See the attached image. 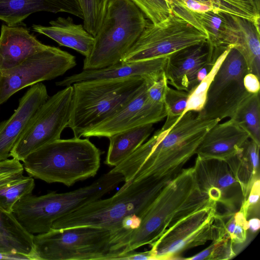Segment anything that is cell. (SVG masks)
<instances>
[{
  "mask_svg": "<svg viewBox=\"0 0 260 260\" xmlns=\"http://www.w3.org/2000/svg\"><path fill=\"white\" fill-rule=\"evenodd\" d=\"M218 119L201 111H188L167 130H157L111 171L121 174L124 183L149 178L166 185L184 169L208 132Z\"/></svg>",
  "mask_w": 260,
  "mask_h": 260,
  "instance_id": "1",
  "label": "cell"
},
{
  "mask_svg": "<svg viewBox=\"0 0 260 260\" xmlns=\"http://www.w3.org/2000/svg\"><path fill=\"white\" fill-rule=\"evenodd\" d=\"M215 204L199 188L193 167L183 169L160 191L139 227L122 239L120 256L143 246H151L194 213Z\"/></svg>",
  "mask_w": 260,
  "mask_h": 260,
  "instance_id": "2",
  "label": "cell"
},
{
  "mask_svg": "<svg viewBox=\"0 0 260 260\" xmlns=\"http://www.w3.org/2000/svg\"><path fill=\"white\" fill-rule=\"evenodd\" d=\"M165 186L149 179L124 183L112 197L100 199L56 220L53 229L92 226L109 230L115 245L121 233V223L127 216L141 219Z\"/></svg>",
  "mask_w": 260,
  "mask_h": 260,
  "instance_id": "3",
  "label": "cell"
},
{
  "mask_svg": "<svg viewBox=\"0 0 260 260\" xmlns=\"http://www.w3.org/2000/svg\"><path fill=\"white\" fill-rule=\"evenodd\" d=\"M102 154L88 138L74 137L46 144L22 161L29 176L48 183L71 186L97 174Z\"/></svg>",
  "mask_w": 260,
  "mask_h": 260,
  "instance_id": "4",
  "label": "cell"
},
{
  "mask_svg": "<svg viewBox=\"0 0 260 260\" xmlns=\"http://www.w3.org/2000/svg\"><path fill=\"white\" fill-rule=\"evenodd\" d=\"M124 181L121 174L110 171L91 184L73 191L25 195L15 204L12 212L30 234L44 233L57 219L101 199Z\"/></svg>",
  "mask_w": 260,
  "mask_h": 260,
  "instance_id": "5",
  "label": "cell"
},
{
  "mask_svg": "<svg viewBox=\"0 0 260 260\" xmlns=\"http://www.w3.org/2000/svg\"><path fill=\"white\" fill-rule=\"evenodd\" d=\"M146 79L87 80L72 84V104L68 127L74 137L83 134L118 112L138 92Z\"/></svg>",
  "mask_w": 260,
  "mask_h": 260,
  "instance_id": "6",
  "label": "cell"
},
{
  "mask_svg": "<svg viewBox=\"0 0 260 260\" xmlns=\"http://www.w3.org/2000/svg\"><path fill=\"white\" fill-rule=\"evenodd\" d=\"M148 21L131 0H113L96 35L83 70L99 69L121 62Z\"/></svg>",
  "mask_w": 260,
  "mask_h": 260,
  "instance_id": "7",
  "label": "cell"
},
{
  "mask_svg": "<svg viewBox=\"0 0 260 260\" xmlns=\"http://www.w3.org/2000/svg\"><path fill=\"white\" fill-rule=\"evenodd\" d=\"M33 260H112L111 232L92 226L51 228L34 236Z\"/></svg>",
  "mask_w": 260,
  "mask_h": 260,
  "instance_id": "8",
  "label": "cell"
},
{
  "mask_svg": "<svg viewBox=\"0 0 260 260\" xmlns=\"http://www.w3.org/2000/svg\"><path fill=\"white\" fill-rule=\"evenodd\" d=\"M207 36L176 12L157 23L148 22L121 62L168 56L181 49L206 42Z\"/></svg>",
  "mask_w": 260,
  "mask_h": 260,
  "instance_id": "9",
  "label": "cell"
},
{
  "mask_svg": "<svg viewBox=\"0 0 260 260\" xmlns=\"http://www.w3.org/2000/svg\"><path fill=\"white\" fill-rule=\"evenodd\" d=\"M72 85L49 96L40 106L10 152V156L22 161L44 145L60 139L68 127L72 109Z\"/></svg>",
  "mask_w": 260,
  "mask_h": 260,
  "instance_id": "10",
  "label": "cell"
},
{
  "mask_svg": "<svg viewBox=\"0 0 260 260\" xmlns=\"http://www.w3.org/2000/svg\"><path fill=\"white\" fill-rule=\"evenodd\" d=\"M216 213V204L204 208L165 234L150 246L154 259H178L185 250L226 237L224 220Z\"/></svg>",
  "mask_w": 260,
  "mask_h": 260,
  "instance_id": "11",
  "label": "cell"
},
{
  "mask_svg": "<svg viewBox=\"0 0 260 260\" xmlns=\"http://www.w3.org/2000/svg\"><path fill=\"white\" fill-rule=\"evenodd\" d=\"M241 53L231 48L215 74L207 94L202 113L208 118H231L241 104L251 94L243 83L249 73Z\"/></svg>",
  "mask_w": 260,
  "mask_h": 260,
  "instance_id": "12",
  "label": "cell"
},
{
  "mask_svg": "<svg viewBox=\"0 0 260 260\" xmlns=\"http://www.w3.org/2000/svg\"><path fill=\"white\" fill-rule=\"evenodd\" d=\"M76 64L75 56L47 45L17 66L0 72V105L19 90L61 76Z\"/></svg>",
  "mask_w": 260,
  "mask_h": 260,
  "instance_id": "13",
  "label": "cell"
},
{
  "mask_svg": "<svg viewBox=\"0 0 260 260\" xmlns=\"http://www.w3.org/2000/svg\"><path fill=\"white\" fill-rule=\"evenodd\" d=\"M193 167L199 188L227 213L236 212L244 199V192L227 160L197 155Z\"/></svg>",
  "mask_w": 260,
  "mask_h": 260,
  "instance_id": "14",
  "label": "cell"
},
{
  "mask_svg": "<svg viewBox=\"0 0 260 260\" xmlns=\"http://www.w3.org/2000/svg\"><path fill=\"white\" fill-rule=\"evenodd\" d=\"M147 86L146 79L136 95L118 112L87 131L82 136L109 138L131 128L154 124L163 120L166 117L165 104L150 101L147 96Z\"/></svg>",
  "mask_w": 260,
  "mask_h": 260,
  "instance_id": "15",
  "label": "cell"
},
{
  "mask_svg": "<svg viewBox=\"0 0 260 260\" xmlns=\"http://www.w3.org/2000/svg\"><path fill=\"white\" fill-rule=\"evenodd\" d=\"M216 61L207 41L176 51L167 57L164 72L167 83L190 92L199 85L200 71L209 62Z\"/></svg>",
  "mask_w": 260,
  "mask_h": 260,
  "instance_id": "16",
  "label": "cell"
},
{
  "mask_svg": "<svg viewBox=\"0 0 260 260\" xmlns=\"http://www.w3.org/2000/svg\"><path fill=\"white\" fill-rule=\"evenodd\" d=\"M46 86L38 83L19 99L13 115L0 124V161L8 158L12 148L40 106L48 99Z\"/></svg>",
  "mask_w": 260,
  "mask_h": 260,
  "instance_id": "17",
  "label": "cell"
},
{
  "mask_svg": "<svg viewBox=\"0 0 260 260\" xmlns=\"http://www.w3.org/2000/svg\"><path fill=\"white\" fill-rule=\"evenodd\" d=\"M260 32L247 19L225 14L220 39L222 50L234 48L244 57L249 71L260 78Z\"/></svg>",
  "mask_w": 260,
  "mask_h": 260,
  "instance_id": "18",
  "label": "cell"
},
{
  "mask_svg": "<svg viewBox=\"0 0 260 260\" xmlns=\"http://www.w3.org/2000/svg\"><path fill=\"white\" fill-rule=\"evenodd\" d=\"M167 57V56H165L138 61L120 62L102 69L83 70L79 73L66 77L55 84L58 86L66 87L87 80H112L136 77L148 79L164 72Z\"/></svg>",
  "mask_w": 260,
  "mask_h": 260,
  "instance_id": "19",
  "label": "cell"
},
{
  "mask_svg": "<svg viewBox=\"0 0 260 260\" xmlns=\"http://www.w3.org/2000/svg\"><path fill=\"white\" fill-rule=\"evenodd\" d=\"M248 134L232 119L217 123L206 134L196 151L204 158L227 160L239 152Z\"/></svg>",
  "mask_w": 260,
  "mask_h": 260,
  "instance_id": "20",
  "label": "cell"
},
{
  "mask_svg": "<svg viewBox=\"0 0 260 260\" xmlns=\"http://www.w3.org/2000/svg\"><path fill=\"white\" fill-rule=\"evenodd\" d=\"M46 46L26 27L3 25L0 35V72L17 66Z\"/></svg>",
  "mask_w": 260,
  "mask_h": 260,
  "instance_id": "21",
  "label": "cell"
},
{
  "mask_svg": "<svg viewBox=\"0 0 260 260\" xmlns=\"http://www.w3.org/2000/svg\"><path fill=\"white\" fill-rule=\"evenodd\" d=\"M40 11L65 12L83 19L77 0H0V20L8 25H17Z\"/></svg>",
  "mask_w": 260,
  "mask_h": 260,
  "instance_id": "22",
  "label": "cell"
},
{
  "mask_svg": "<svg viewBox=\"0 0 260 260\" xmlns=\"http://www.w3.org/2000/svg\"><path fill=\"white\" fill-rule=\"evenodd\" d=\"M24 171L23 164L16 158L0 161V208L3 210L12 212L21 198L32 193L34 179L24 176Z\"/></svg>",
  "mask_w": 260,
  "mask_h": 260,
  "instance_id": "23",
  "label": "cell"
},
{
  "mask_svg": "<svg viewBox=\"0 0 260 260\" xmlns=\"http://www.w3.org/2000/svg\"><path fill=\"white\" fill-rule=\"evenodd\" d=\"M49 24L47 26L32 24L31 27L34 31L52 39L60 46L72 48L85 57L89 54L94 38L83 25L74 23L70 17H58Z\"/></svg>",
  "mask_w": 260,
  "mask_h": 260,
  "instance_id": "24",
  "label": "cell"
},
{
  "mask_svg": "<svg viewBox=\"0 0 260 260\" xmlns=\"http://www.w3.org/2000/svg\"><path fill=\"white\" fill-rule=\"evenodd\" d=\"M34 236L12 212L0 208V254L20 255L33 260Z\"/></svg>",
  "mask_w": 260,
  "mask_h": 260,
  "instance_id": "25",
  "label": "cell"
},
{
  "mask_svg": "<svg viewBox=\"0 0 260 260\" xmlns=\"http://www.w3.org/2000/svg\"><path fill=\"white\" fill-rule=\"evenodd\" d=\"M153 130V124H148L109 137L110 143L105 163L110 167L118 165L143 144Z\"/></svg>",
  "mask_w": 260,
  "mask_h": 260,
  "instance_id": "26",
  "label": "cell"
},
{
  "mask_svg": "<svg viewBox=\"0 0 260 260\" xmlns=\"http://www.w3.org/2000/svg\"><path fill=\"white\" fill-rule=\"evenodd\" d=\"M231 119L248 134L250 139L260 146L259 92L251 94L245 100Z\"/></svg>",
  "mask_w": 260,
  "mask_h": 260,
  "instance_id": "27",
  "label": "cell"
},
{
  "mask_svg": "<svg viewBox=\"0 0 260 260\" xmlns=\"http://www.w3.org/2000/svg\"><path fill=\"white\" fill-rule=\"evenodd\" d=\"M209 6L212 11L238 16L251 22L259 31V13L247 0H196Z\"/></svg>",
  "mask_w": 260,
  "mask_h": 260,
  "instance_id": "28",
  "label": "cell"
},
{
  "mask_svg": "<svg viewBox=\"0 0 260 260\" xmlns=\"http://www.w3.org/2000/svg\"><path fill=\"white\" fill-rule=\"evenodd\" d=\"M189 92L170 87L165 89L164 102L166 111V120L161 128L167 130L172 128L185 112Z\"/></svg>",
  "mask_w": 260,
  "mask_h": 260,
  "instance_id": "29",
  "label": "cell"
},
{
  "mask_svg": "<svg viewBox=\"0 0 260 260\" xmlns=\"http://www.w3.org/2000/svg\"><path fill=\"white\" fill-rule=\"evenodd\" d=\"M113 0H77L83 13V26L93 37L97 34Z\"/></svg>",
  "mask_w": 260,
  "mask_h": 260,
  "instance_id": "30",
  "label": "cell"
},
{
  "mask_svg": "<svg viewBox=\"0 0 260 260\" xmlns=\"http://www.w3.org/2000/svg\"><path fill=\"white\" fill-rule=\"evenodd\" d=\"M230 49L226 50L219 56L210 72L193 90L189 92L185 112L188 111H201L202 110L206 102L209 86Z\"/></svg>",
  "mask_w": 260,
  "mask_h": 260,
  "instance_id": "31",
  "label": "cell"
},
{
  "mask_svg": "<svg viewBox=\"0 0 260 260\" xmlns=\"http://www.w3.org/2000/svg\"><path fill=\"white\" fill-rule=\"evenodd\" d=\"M144 14L151 23H157L172 12L174 0H131Z\"/></svg>",
  "mask_w": 260,
  "mask_h": 260,
  "instance_id": "32",
  "label": "cell"
},
{
  "mask_svg": "<svg viewBox=\"0 0 260 260\" xmlns=\"http://www.w3.org/2000/svg\"><path fill=\"white\" fill-rule=\"evenodd\" d=\"M231 238L225 237L212 241L207 248L197 254L184 259H227L233 257L236 253L233 248Z\"/></svg>",
  "mask_w": 260,
  "mask_h": 260,
  "instance_id": "33",
  "label": "cell"
},
{
  "mask_svg": "<svg viewBox=\"0 0 260 260\" xmlns=\"http://www.w3.org/2000/svg\"><path fill=\"white\" fill-rule=\"evenodd\" d=\"M259 178L254 181L246 199L242 203L240 208L247 218L249 211L257 204L259 205Z\"/></svg>",
  "mask_w": 260,
  "mask_h": 260,
  "instance_id": "34",
  "label": "cell"
},
{
  "mask_svg": "<svg viewBox=\"0 0 260 260\" xmlns=\"http://www.w3.org/2000/svg\"><path fill=\"white\" fill-rule=\"evenodd\" d=\"M234 217L236 224L231 239L233 243L242 244L246 240L248 221L242 215H234Z\"/></svg>",
  "mask_w": 260,
  "mask_h": 260,
  "instance_id": "35",
  "label": "cell"
},
{
  "mask_svg": "<svg viewBox=\"0 0 260 260\" xmlns=\"http://www.w3.org/2000/svg\"><path fill=\"white\" fill-rule=\"evenodd\" d=\"M244 86L248 92L250 94H255L259 92V78L255 75L248 73L244 77Z\"/></svg>",
  "mask_w": 260,
  "mask_h": 260,
  "instance_id": "36",
  "label": "cell"
},
{
  "mask_svg": "<svg viewBox=\"0 0 260 260\" xmlns=\"http://www.w3.org/2000/svg\"><path fill=\"white\" fill-rule=\"evenodd\" d=\"M117 259L126 260H152L155 259L151 250L145 252H134V251L126 253L119 256Z\"/></svg>",
  "mask_w": 260,
  "mask_h": 260,
  "instance_id": "37",
  "label": "cell"
},
{
  "mask_svg": "<svg viewBox=\"0 0 260 260\" xmlns=\"http://www.w3.org/2000/svg\"><path fill=\"white\" fill-rule=\"evenodd\" d=\"M248 230L252 233H256L260 228V220L257 217H252L248 221Z\"/></svg>",
  "mask_w": 260,
  "mask_h": 260,
  "instance_id": "38",
  "label": "cell"
},
{
  "mask_svg": "<svg viewBox=\"0 0 260 260\" xmlns=\"http://www.w3.org/2000/svg\"><path fill=\"white\" fill-rule=\"evenodd\" d=\"M20 255L0 254V259H22Z\"/></svg>",
  "mask_w": 260,
  "mask_h": 260,
  "instance_id": "39",
  "label": "cell"
},
{
  "mask_svg": "<svg viewBox=\"0 0 260 260\" xmlns=\"http://www.w3.org/2000/svg\"><path fill=\"white\" fill-rule=\"evenodd\" d=\"M253 5L255 9L259 12L260 11V0H248Z\"/></svg>",
  "mask_w": 260,
  "mask_h": 260,
  "instance_id": "40",
  "label": "cell"
},
{
  "mask_svg": "<svg viewBox=\"0 0 260 260\" xmlns=\"http://www.w3.org/2000/svg\"><path fill=\"white\" fill-rule=\"evenodd\" d=\"M247 1H248V0H247Z\"/></svg>",
  "mask_w": 260,
  "mask_h": 260,
  "instance_id": "41",
  "label": "cell"
}]
</instances>
